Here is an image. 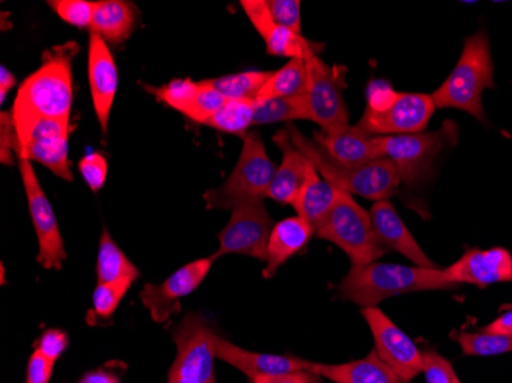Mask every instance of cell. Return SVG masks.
<instances>
[{
    "label": "cell",
    "instance_id": "603a6c76",
    "mask_svg": "<svg viewBox=\"0 0 512 383\" xmlns=\"http://www.w3.org/2000/svg\"><path fill=\"white\" fill-rule=\"evenodd\" d=\"M313 235H315V227L298 215L276 223L270 233L269 246H267L264 278H272L279 267L306 249Z\"/></svg>",
    "mask_w": 512,
    "mask_h": 383
},
{
    "label": "cell",
    "instance_id": "44dd1931",
    "mask_svg": "<svg viewBox=\"0 0 512 383\" xmlns=\"http://www.w3.org/2000/svg\"><path fill=\"white\" fill-rule=\"evenodd\" d=\"M217 359L232 365L249 377L250 382L256 377L273 376V374L290 373L306 370L304 359L295 356H278V354L255 353L232 344L227 339L215 338Z\"/></svg>",
    "mask_w": 512,
    "mask_h": 383
},
{
    "label": "cell",
    "instance_id": "7c38bea8",
    "mask_svg": "<svg viewBox=\"0 0 512 383\" xmlns=\"http://www.w3.org/2000/svg\"><path fill=\"white\" fill-rule=\"evenodd\" d=\"M19 171L25 194H27L31 220L39 241L37 261L43 269L60 270L66 259V252L53 207L40 186L33 161L28 158H19Z\"/></svg>",
    "mask_w": 512,
    "mask_h": 383
},
{
    "label": "cell",
    "instance_id": "d6a6232c",
    "mask_svg": "<svg viewBox=\"0 0 512 383\" xmlns=\"http://www.w3.org/2000/svg\"><path fill=\"white\" fill-rule=\"evenodd\" d=\"M135 281L137 278L129 276V278L119 279V281L97 284L94 295H92V315L96 318V322L109 321L112 318Z\"/></svg>",
    "mask_w": 512,
    "mask_h": 383
},
{
    "label": "cell",
    "instance_id": "ac0fdd59",
    "mask_svg": "<svg viewBox=\"0 0 512 383\" xmlns=\"http://www.w3.org/2000/svg\"><path fill=\"white\" fill-rule=\"evenodd\" d=\"M241 8L255 30L263 37L270 56L289 57L290 60L318 56V46L315 43L309 42L301 34L281 27L272 19L266 0H243Z\"/></svg>",
    "mask_w": 512,
    "mask_h": 383
},
{
    "label": "cell",
    "instance_id": "e575fe53",
    "mask_svg": "<svg viewBox=\"0 0 512 383\" xmlns=\"http://www.w3.org/2000/svg\"><path fill=\"white\" fill-rule=\"evenodd\" d=\"M51 8L60 19L77 28H91L96 2L88 0H50Z\"/></svg>",
    "mask_w": 512,
    "mask_h": 383
},
{
    "label": "cell",
    "instance_id": "7bdbcfd3",
    "mask_svg": "<svg viewBox=\"0 0 512 383\" xmlns=\"http://www.w3.org/2000/svg\"><path fill=\"white\" fill-rule=\"evenodd\" d=\"M252 383H322V377L309 370L290 371V373L260 376Z\"/></svg>",
    "mask_w": 512,
    "mask_h": 383
},
{
    "label": "cell",
    "instance_id": "1f68e13d",
    "mask_svg": "<svg viewBox=\"0 0 512 383\" xmlns=\"http://www.w3.org/2000/svg\"><path fill=\"white\" fill-rule=\"evenodd\" d=\"M255 120L253 126L267 125V123L290 122V120H307L306 106L301 95L286 97V99L269 100V102L255 103Z\"/></svg>",
    "mask_w": 512,
    "mask_h": 383
},
{
    "label": "cell",
    "instance_id": "f35d334b",
    "mask_svg": "<svg viewBox=\"0 0 512 383\" xmlns=\"http://www.w3.org/2000/svg\"><path fill=\"white\" fill-rule=\"evenodd\" d=\"M79 171L89 189L92 192H99L105 186L108 177V161L100 152H91L79 161Z\"/></svg>",
    "mask_w": 512,
    "mask_h": 383
},
{
    "label": "cell",
    "instance_id": "d590c367",
    "mask_svg": "<svg viewBox=\"0 0 512 383\" xmlns=\"http://www.w3.org/2000/svg\"><path fill=\"white\" fill-rule=\"evenodd\" d=\"M200 89H198L197 97H195L194 105H192L191 111H189L188 118L194 120V122L206 125L209 122V118L227 102L221 92L212 86L207 85L204 80H201Z\"/></svg>",
    "mask_w": 512,
    "mask_h": 383
},
{
    "label": "cell",
    "instance_id": "d6986e66",
    "mask_svg": "<svg viewBox=\"0 0 512 383\" xmlns=\"http://www.w3.org/2000/svg\"><path fill=\"white\" fill-rule=\"evenodd\" d=\"M370 218L382 247L401 253L405 258L410 259L414 266L437 269L436 264L425 255L424 250L417 244L416 239L411 235L410 230L407 229L390 201H376L371 207Z\"/></svg>",
    "mask_w": 512,
    "mask_h": 383
},
{
    "label": "cell",
    "instance_id": "74e56055",
    "mask_svg": "<svg viewBox=\"0 0 512 383\" xmlns=\"http://www.w3.org/2000/svg\"><path fill=\"white\" fill-rule=\"evenodd\" d=\"M270 16L281 27L301 34V2L299 0H269L267 2Z\"/></svg>",
    "mask_w": 512,
    "mask_h": 383
},
{
    "label": "cell",
    "instance_id": "484cf974",
    "mask_svg": "<svg viewBox=\"0 0 512 383\" xmlns=\"http://www.w3.org/2000/svg\"><path fill=\"white\" fill-rule=\"evenodd\" d=\"M137 22L135 7L125 0H100L92 17L91 33L99 34L105 42L119 43L129 39Z\"/></svg>",
    "mask_w": 512,
    "mask_h": 383
},
{
    "label": "cell",
    "instance_id": "ffe728a7",
    "mask_svg": "<svg viewBox=\"0 0 512 383\" xmlns=\"http://www.w3.org/2000/svg\"><path fill=\"white\" fill-rule=\"evenodd\" d=\"M315 141L342 166H364L382 158L378 135L367 134L358 126L315 132Z\"/></svg>",
    "mask_w": 512,
    "mask_h": 383
},
{
    "label": "cell",
    "instance_id": "f546056e",
    "mask_svg": "<svg viewBox=\"0 0 512 383\" xmlns=\"http://www.w3.org/2000/svg\"><path fill=\"white\" fill-rule=\"evenodd\" d=\"M270 74V71H244L204 82L221 92L227 100H255Z\"/></svg>",
    "mask_w": 512,
    "mask_h": 383
},
{
    "label": "cell",
    "instance_id": "5bb4252c",
    "mask_svg": "<svg viewBox=\"0 0 512 383\" xmlns=\"http://www.w3.org/2000/svg\"><path fill=\"white\" fill-rule=\"evenodd\" d=\"M214 259L201 258L189 262L172 273L161 284H146L140 292L143 305L157 324H165L181 311V299L194 293L211 272Z\"/></svg>",
    "mask_w": 512,
    "mask_h": 383
},
{
    "label": "cell",
    "instance_id": "6da1fadb",
    "mask_svg": "<svg viewBox=\"0 0 512 383\" xmlns=\"http://www.w3.org/2000/svg\"><path fill=\"white\" fill-rule=\"evenodd\" d=\"M79 53L74 42L46 51L42 65L20 85L14 100V146L27 141L31 129L39 120L69 122L73 109V59Z\"/></svg>",
    "mask_w": 512,
    "mask_h": 383
},
{
    "label": "cell",
    "instance_id": "5b68a950",
    "mask_svg": "<svg viewBox=\"0 0 512 383\" xmlns=\"http://www.w3.org/2000/svg\"><path fill=\"white\" fill-rule=\"evenodd\" d=\"M243 140V149L232 174L221 186L204 194L207 209H235L240 204L267 198L275 177V163L267 155L260 132H249Z\"/></svg>",
    "mask_w": 512,
    "mask_h": 383
},
{
    "label": "cell",
    "instance_id": "b9f144b4",
    "mask_svg": "<svg viewBox=\"0 0 512 383\" xmlns=\"http://www.w3.org/2000/svg\"><path fill=\"white\" fill-rule=\"evenodd\" d=\"M14 138H16V132H14L13 117L11 112H2L0 115V161L2 164H13V152L14 151Z\"/></svg>",
    "mask_w": 512,
    "mask_h": 383
},
{
    "label": "cell",
    "instance_id": "4dcf8cb0",
    "mask_svg": "<svg viewBox=\"0 0 512 383\" xmlns=\"http://www.w3.org/2000/svg\"><path fill=\"white\" fill-rule=\"evenodd\" d=\"M451 338L460 345L463 354L467 356H499V354L512 351V336L502 334L467 333V331H456Z\"/></svg>",
    "mask_w": 512,
    "mask_h": 383
},
{
    "label": "cell",
    "instance_id": "8d00e7d4",
    "mask_svg": "<svg viewBox=\"0 0 512 383\" xmlns=\"http://www.w3.org/2000/svg\"><path fill=\"white\" fill-rule=\"evenodd\" d=\"M424 373L427 383H462L454 371L453 365L442 354L434 350L422 351Z\"/></svg>",
    "mask_w": 512,
    "mask_h": 383
},
{
    "label": "cell",
    "instance_id": "3957f363",
    "mask_svg": "<svg viewBox=\"0 0 512 383\" xmlns=\"http://www.w3.org/2000/svg\"><path fill=\"white\" fill-rule=\"evenodd\" d=\"M292 145L301 152L321 174L338 189L371 201H388L398 192V169L388 158H379L364 166L347 167L336 163L315 140L302 135L295 126H287Z\"/></svg>",
    "mask_w": 512,
    "mask_h": 383
},
{
    "label": "cell",
    "instance_id": "8992f818",
    "mask_svg": "<svg viewBox=\"0 0 512 383\" xmlns=\"http://www.w3.org/2000/svg\"><path fill=\"white\" fill-rule=\"evenodd\" d=\"M457 137L456 123L447 120L439 131L379 137V149L382 158L393 161L401 183L416 189L427 183L440 155L456 145Z\"/></svg>",
    "mask_w": 512,
    "mask_h": 383
},
{
    "label": "cell",
    "instance_id": "277c9868",
    "mask_svg": "<svg viewBox=\"0 0 512 383\" xmlns=\"http://www.w3.org/2000/svg\"><path fill=\"white\" fill-rule=\"evenodd\" d=\"M486 88L496 89V85L490 39L482 30L465 40L459 62L431 97L436 108L460 109L485 125L482 94Z\"/></svg>",
    "mask_w": 512,
    "mask_h": 383
},
{
    "label": "cell",
    "instance_id": "8fae6325",
    "mask_svg": "<svg viewBox=\"0 0 512 383\" xmlns=\"http://www.w3.org/2000/svg\"><path fill=\"white\" fill-rule=\"evenodd\" d=\"M436 109L431 95L398 92L393 102L382 111L365 109L356 126L367 134L378 137L419 134L427 129Z\"/></svg>",
    "mask_w": 512,
    "mask_h": 383
},
{
    "label": "cell",
    "instance_id": "9c48e42d",
    "mask_svg": "<svg viewBox=\"0 0 512 383\" xmlns=\"http://www.w3.org/2000/svg\"><path fill=\"white\" fill-rule=\"evenodd\" d=\"M272 217L267 212L264 201H250L232 209L227 226L218 235V247L212 259L224 255H246L267 261V246L272 233Z\"/></svg>",
    "mask_w": 512,
    "mask_h": 383
},
{
    "label": "cell",
    "instance_id": "ab89813d",
    "mask_svg": "<svg viewBox=\"0 0 512 383\" xmlns=\"http://www.w3.org/2000/svg\"><path fill=\"white\" fill-rule=\"evenodd\" d=\"M68 345V334L65 331L53 328V330H46L40 336L39 341L34 344V350L40 351L43 356L48 357L50 361L56 364L60 357H62V354L65 353Z\"/></svg>",
    "mask_w": 512,
    "mask_h": 383
},
{
    "label": "cell",
    "instance_id": "d4e9b609",
    "mask_svg": "<svg viewBox=\"0 0 512 383\" xmlns=\"http://www.w3.org/2000/svg\"><path fill=\"white\" fill-rule=\"evenodd\" d=\"M338 192V187L325 181L316 171V167L310 163L306 181L302 184L301 192L293 204V209L298 213V217L316 227L332 210L333 204L338 198Z\"/></svg>",
    "mask_w": 512,
    "mask_h": 383
},
{
    "label": "cell",
    "instance_id": "f6af8a7d",
    "mask_svg": "<svg viewBox=\"0 0 512 383\" xmlns=\"http://www.w3.org/2000/svg\"><path fill=\"white\" fill-rule=\"evenodd\" d=\"M14 85H16V77L7 66H2L0 68V100H2V103L5 102V97Z\"/></svg>",
    "mask_w": 512,
    "mask_h": 383
},
{
    "label": "cell",
    "instance_id": "4316f807",
    "mask_svg": "<svg viewBox=\"0 0 512 383\" xmlns=\"http://www.w3.org/2000/svg\"><path fill=\"white\" fill-rule=\"evenodd\" d=\"M307 83H309V69H307L306 59L289 60L283 68L270 74L260 94L256 95L255 103L304 94Z\"/></svg>",
    "mask_w": 512,
    "mask_h": 383
},
{
    "label": "cell",
    "instance_id": "9a60e30c",
    "mask_svg": "<svg viewBox=\"0 0 512 383\" xmlns=\"http://www.w3.org/2000/svg\"><path fill=\"white\" fill-rule=\"evenodd\" d=\"M69 122L39 120L31 129L27 141L14 146L17 158L48 167L54 175L66 181H73L68 158Z\"/></svg>",
    "mask_w": 512,
    "mask_h": 383
},
{
    "label": "cell",
    "instance_id": "e0dca14e",
    "mask_svg": "<svg viewBox=\"0 0 512 383\" xmlns=\"http://www.w3.org/2000/svg\"><path fill=\"white\" fill-rule=\"evenodd\" d=\"M88 77L92 105L100 128L106 132L115 94L119 88V71L105 40L96 33L89 36Z\"/></svg>",
    "mask_w": 512,
    "mask_h": 383
},
{
    "label": "cell",
    "instance_id": "4fadbf2b",
    "mask_svg": "<svg viewBox=\"0 0 512 383\" xmlns=\"http://www.w3.org/2000/svg\"><path fill=\"white\" fill-rule=\"evenodd\" d=\"M361 315L375 339L376 354L401 377L402 382L410 383L424 371L422 351L381 308H362Z\"/></svg>",
    "mask_w": 512,
    "mask_h": 383
},
{
    "label": "cell",
    "instance_id": "7402d4cb",
    "mask_svg": "<svg viewBox=\"0 0 512 383\" xmlns=\"http://www.w3.org/2000/svg\"><path fill=\"white\" fill-rule=\"evenodd\" d=\"M273 141L283 151V160L279 167H276L267 198L279 204L293 206L301 192L302 184L306 181L310 161L292 145L287 129L276 132Z\"/></svg>",
    "mask_w": 512,
    "mask_h": 383
},
{
    "label": "cell",
    "instance_id": "cb8c5ba5",
    "mask_svg": "<svg viewBox=\"0 0 512 383\" xmlns=\"http://www.w3.org/2000/svg\"><path fill=\"white\" fill-rule=\"evenodd\" d=\"M306 370L318 374L322 379L335 383H404L398 374L394 373L376 351H371L367 357L347 364H318L304 361Z\"/></svg>",
    "mask_w": 512,
    "mask_h": 383
},
{
    "label": "cell",
    "instance_id": "836d02e7",
    "mask_svg": "<svg viewBox=\"0 0 512 383\" xmlns=\"http://www.w3.org/2000/svg\"><path fill=\"white\" fill-rule=\"evenodd\" d=\"M149 92L155 95L158 102L171 106L175 111L188 117L192 105H194L195 97H197L200 83L191 79H175L160 88H148Z\"/></svg>",
    "mask_w": 512,
    "mask_h": 383
},
{
    "label": "cell",
    "instance_id": "2e32d148",
    "mask_svg": "<svg viewBox=\"0 0 512 383\" xmlns=\"http://www.w3.org/2000/svg\"><path fill=\"white\" fill-rule=\"evenodd\" d=\"M451 284L477 285L480 289L500 282H512V255L503 247L471 249L444 269Z\"/></svg>",
    "mask_w": 512,
    "mask_h": 383
},
{
    "label": "cell",
    "instance_id": "7a4b0ae2",
    "mask_svg": "<svg viewBox=\"0 0 512 383\" xmlns=\"http://www.w3.org/2000/svg\"><path fill=\"white\" fill-rule=\"evenodd\" d=\"M444 270L402 266L391 262H370L352 266L341 284L339 295L344 301L361 305L362 308L378 307L379 302L407 293L453 290Z\"/></svg>",
    "mask_w": 512,
    "mask_h": 383
},
{
    "label": "cell",
    "instance_id": "ba28073f",
    "mask_svg": "<svg viewBox=\"0 0 512 383\" xmlns=\"http://www.w3.org/2000/svg\"><path fill=\"white\" fill-rule=\"evenodd\" d=\"M217 333L198 313L184 316L172 333L177 357L169 370V383H218L215 377Z\"/></svg>",
    "mask_w": 512,
    "mask_h": 383
},
{
    "label": "cell",
    "instance_id": "60d3db41",
    "mask_svg": "<svg viewBox=\"0 0 512 383\" xmlns=\"http://www.w3.org/2000/svg\"><path fill=\"white\" fill-rule=\"evenodd\" d=\"M54 362L34 350L27 367V383H50L53 377Z\"/></svg>",
    "mask_w": 512,
    "mask_h": 383
},
{
    "label": "cell",
    "instance_id": "f1b7e54d",
    "mask_svg": "<svg viewBox=\"0 0 512 383\" xmlns=\"http://www.w3.org/2000/svg\"><path fill=\"white\" fill-rule=\"evenodd\" d=\"M256 105L255 100H227L211 118L206 126L217 129V131L226 132V134L246 137L249 134V128L253 126L255 120Z\"/></svg>",
    "mask_w": 512,
    "mask_h": 383
},
{
    "label": "cell",
    "instance_id": "52a82bcc",
    "mask_svg": "<svg viewBox=\"0 0 512 383\" xmlns=\"http://www.w3.org/2000/svg\"><path fill=\"white\" fill-rule=\"evenodd\" d=\"M315 235L344 250L353 266L378 261L387 253L373 229L370 212L345 190L339 189L332 210L315 227Z\"/></svg>",
    "mask_w": 512,
    "mask_h": 383
},
{
    "label": "cell",
    "instance_id": "bcb514c9",
    "mask_svg": "<svg viewBox=\"0 0 512 383\" xmlns=\"http://www.w3.org/2000/svg\"><path fill=\"white\" fill-rule=\"evenodd\" d=\"M79 383H120L119 377L106 371H91L80 379Z\"/></svg>",
    "mask_w": 512,
    "mask_h": 383
},
{
    "label": "cell",
    "instance_id": "83f0119b",
    "mask_svg": "<svg viewBox=\"0 0 512 383\" xmlns=\"http://www.w3.org/2000/svg\"><path fill=\"white\" fill-rule=\"evenodd\" d=\"M140 278L137 267L126 258L117 244L114 243L108 229L103 230L100 238L99 255H97V284L119 281V279Z\"/></svg>",
    "mask_w": 512,
    "mask_h": 383
},
{
    "label": "cell",
    "instance_id": "ee69618b",
    "mask_svg": "<svg viewBox=\"0 0 512 383\" xmlns=\"http://www.w3.org/2000/svg\"><path fill=\"white\" fill-rule=\"evenodd\" d=\"M483 331H486V333L502 334V336H512V310L505 311L496 321L486 325Z\"/></svg>",
    "mask_w": 512,
    "mask_h": 383
},
{
    "label": "cell",
    "instance_id": "30bf717a",
    "mask_svg": "<svg viewBox=\"0 0 512 383\" xmlns=\"http://www.w3.org/2000/svg\"><path fill=\"white\" fill-rule=\"evenodd\" d=\"M309 83L302 94L307 120L315 122L321 131H338L348 126V111L341 91V77L325 65L318 56L306 59Z\"/></svg>",
    "mask_w": 512,
    "mask_h": 383
}]
</instances>
